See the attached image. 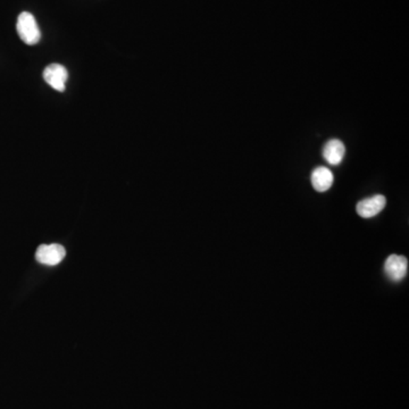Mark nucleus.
<instances>
[{
  "mask_svg": "<svg viewBox=\"0 0 409 409\" xmlns=\"http://www.w3.org/2000/svg\"><path fill=\"white\" fill-rule=\"evenodd\" d=\"M18 37L29 46L37 45L41 39L40 29L38 26L37 21L31 13L23 12L18 15Z\"/></svg>",
  "mask_w": 409,
  "mask_h": 409,
  "instance_id": "nucleus-1",
  "label": "nucleus"
},
{
  "mask_svg": "<svg viewBox=\"0 0 409 409\" xmlns=\"http://www.w3.org/2000/svg\"><path fill=\"white\" fill-rule=\"evenodd\" d=\"M43 79L52 89L63 92L66 88V81L69 79V73L63 65L55 63L45 69Z\"/></svg>",
  "mask_w": 409,
  "mask_h": 409,
  "instance_id": "nucleus-2",
  "label": "nucleus"
},
{
  "mask_svg": "<svg viewBox=\"0 0 409 409\" xmlns=\"http://www.w3.org/2000/svg\"><path fill=\"white\" fill-rule=\"evenodd\" d=\"M66 252L63 246L52 243V245H43L38 248L35 258L39 263L45 265H57L63 261Z\"/></svg>",
  "mask_w": 409,
  "mask_h": 409,
  "instance_id": "nucleus-3",
  "label": "nucleus"
},
{
  "mask_svg": "<svg viewBox=\"0 0 409 409\" xmlns=\"http://www.w3.org/2000/svg\"><path fill=\"white\" fill-rule=\"evenodd\" d=\"M408 261L400 255H390L384 263V272L390 280L399 282L406 278Z\"/></svg>",
  "mask_w": 409,
  "mask_h": 409,
  "instance_id": "nucleus-4",
  "label": "nucleus"
},
{
  "mask_svg": "<svg viewBox=\"0 0 409 409\" xmlns=\"http://www.w3.org/2000/svg\"><path fill=\"white\" fill-rule=\"evenodd\" d=\"M386 205V199L384 196H373L359 201L356 206V212L363 218H374L383 211Z\"/></svg>",
  "mask_w": 409,
  "mask_h": 409,
  "instance_id": "nucleus-5",
  "label": "nucleus"
},
{
  "mask_svg": "<svg viewBox=\"0 0 409 409\" xmlns=\"http://www.w3.org/2000/svg\"><path fill=\"white\" fill-rule=\"evenodd\" d=\"M346 147L339 139H331L325 143L323 149V157L330 165H339L344 159Z\"/></svg>",
  "mask_w": 409,
  "mask_h": 409,
  "instance_id": "nucleus-6",
  "label": "nucleus"
},
{
  "mask_svg": "<svg viewBox=\"0 0 409 409\" xmlns=\"http://www.w3.org/2000/svg\"><path fill=\"white\" fill-rule=\"evenodd\" d=\"M310 180L316 191L325 192L332 186L335 177L327 167H320L313 171Z\"/></svg>",
  "mask_w": 409,
  "mask_h": 409,
  "instance_id": "nucleus-7",
  "label": "nucleus"
}]
</instances>
